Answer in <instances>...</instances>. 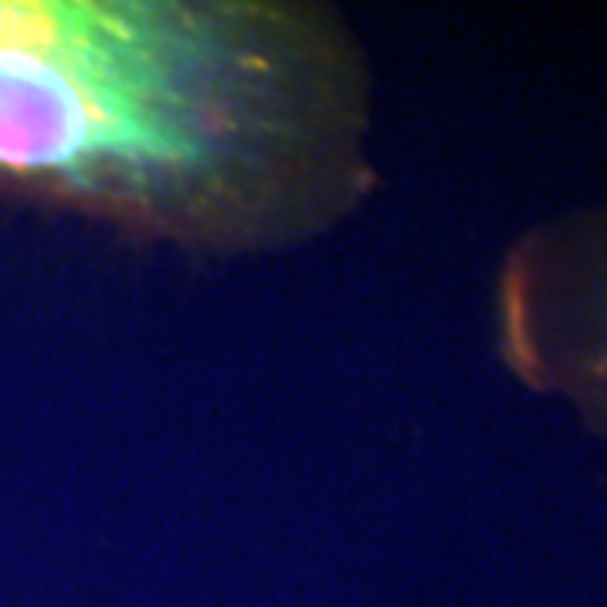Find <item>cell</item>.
I'll list each match as a JSON object with an SVG mask.
<instances>
[{"label": "cell", "instance_id": "obj_1", "mask_svg": "<svg viewBox=\"0 0 607 607\" xmlns=\"http://www.w3.org/2000/svg\"><path fill=\"white\" fill-rule=\"evenodd\" d=\"M0 172L172 240H290L371 176L364 68L287 3L0 0Z\"/></svg>", "mask_w": 607, "mask_h": 607}, {"label": "cell", "instance_id": "obj_2", "mask_svg": "<svg viewBox=\"0 0 607 607\" xmlns=\"http://www.w3.org/2000/svg\"><path fill=\"white\" fill-rule=\"evenodd\" d=\"M496 321L526 385L607 436V200L520 240L499 274Z\"/></svg>", "mask_w": 607, "mask_h": 607}]
</instances>
